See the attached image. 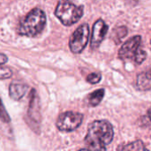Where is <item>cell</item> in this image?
Returning a JSON list of instances; mask_svg holds the SVG:
<instances>
[{"instance_id": "277c9868", "label": "cell", "mask_w": 151, "mask_h": 151, "mask_svg": "<svg viewBox=\"0 0 151 151\" xmlns=\"http://www.w3.org/2000/svg\"><path fill=\"white\" fill-rule=\"evenodd\" d=\"M89 37V27L88 24L80 26L74 33L71 35L69 41V47L73 53L79 54L86 48Z\"/></svg>"}, {"instance_id": "7c38bea8", "label": "cell", "mask_w": 151, "mask_h": 151, "mask_svg": "<svg viewBox=\"0 0 151 151\" xmlns=\"http://www.w3.org/2000/svg\"><path fill=\"white\" fill-rule=\"evenodd\" d=\"M127 35V28L126 27H119L114 29L112 37L116 42H119L126 35Z\"/></svg>"}, {"instance_id": "e0dca14e", "label": "cell", "mask_w": 151, "mask_h": 151, "mask_svg": "<svg viewBox=\"0 0 151 151\" xmlns=\"http://www.w3.org/2000/svg\"><path fill=\"white\" fill-rule=\"evenodd\" d=\"M0 119L4 122H9L10 121V118H9L6 111L4 110V107L1 100H0Z\"/></svg>"}, {"instance_id": "6da1fadb", "label": "cell", "mask_w": 151, "mask_h": 151, "mask_svg": "<svg viewBox=\"0 0 151 151\" xmlns=\"http://www.w3.org/2000/svg\"><path fill=\"white\" fill-rule=\"evenodd\" d=\"M114 130L112 125L107 120H96L92 122L85 137L86 150H105L113 140Z\"/></svg>"}, {"instance_id": "3957f363", "label": "cell", "mask_w": 151, "mask_h": 151, "mask_svg": "<svg viewBox=\"0 0 151 151\" xmlns=\"http://www.w3.org/2000/svg\"><path fill=\"white\" fill-rule=\"evenodd\" d=\"M55 14L62 24L71 26L78 22L83 16V6L77 5L71 0H63L58 4Z\"/></svg>"}, {"instance_id": "9a60e30c", "label": "cell", "mask_w": 151, "mask_h": 151, "mask_svg": "<svg viewBox=\"0 0 151 151\" xmlns=\"http://www.w3.org/2000/svg\"><path fill=\"white\" fill-rule=\"evenodd\" d=\"M146 58H147V53H146V51L143 50H142V49L140 48V50H138L136 56H135L134 58V61L136 64L140 65V64H142V63L146 59Z\"/></svg>"}, {"instance_id": "2e32d148", "label": "cell", "mask_w": 151, "mask_h": 151, "mask_svg": "<svg viewBox=\"0 0 151 151\" xmlns=\"http://www.w3.org/2000/svg\"><path fill=\"white\" fill-rule=\"evenodd\" d=\"M12 72L10 68L0 65V80H4L12 77Z\"/></svg>"}, {"instance_id": "7a4b0ae2", "label": "cell", "mask_w": 151, "mask_h": 151, "mask_svg": "<svg viewBox=\"0 0 151 151\" xmlns=\"http://www.w3.org/2000/svg\"><path fill=\"white\" fill-rule=\"evenodd\" d=\"M45 24L46 15L44 12L35 8L20 20L18 33L21 35L35 37L43 30Z\"/></svg>"}, {"instance_id": "30bf717a", "label": "cell", "mask_w": 151, "mask_h": 151, "mask_svg": "<svg viewBox=\"0 0 151 151\" xmlns=\"http://www.w3.org/2000/svg\"><path fill=\"white\" fill-rule=\"evenodd\" d=\"M150 73V72L142 73L137 76L136 80V88L142 91L150 90L151 87Z\"/></svg>"}, {"instance_id": "52a82bcc", "label": "cell", "mask_w": 151, "mask_h": 151, "mask_svg": "<svg viewBox=\"0 0 151 151\" xmlns=\"http://www.w3.org/2000/svg\"><path fill=\"white\" fill-rule=\"evenodd\" d=\"M108 29H109V27L104 19H99L95 22L93 26L91 44H90L92 50H96L100 46L101 42L104 41L108 32Z\"/></svg>"}, {"instance_id": "ba28073f", "label": "cell", "mask_w": 151, "mask_h": 151, "mask_svg": "<svg viewBox=\"0 0 151 151\" xmlns=\"http://www.w3.org/2000/svg\"><path fill=\"white\" fill-rule=\"evenodd\" d=\"M30 102H29V109H28V117L30 118L32 122L35 124L40 123V107H39V100L36 96L35 90H32V94H30Z\"/></svg>"}, {"instance_id": "ac0fdd59", "label": "cell", "mask_w": 151, "mask_h": 151, "mask_svg": "<svg viewBox=\"0 0 151 151\" xmlns=\"http://www.w3.org/2000/svg\"><path fill=\"white\" fill-rule=\"evenodd\" d=\"M7 61H8V58L6 57V55L0 53V65H2L5 64Z\"/></svg>"}, {"instance_id": "5bb4252c", "label": "cell", "mask_w": 151, "mask_h": 151, "mask_svg": "<svg viewBox=\"0 0 151 151\" xmlns=\"http://www.w3.org/2000/svg\"><path fill=\"white\" fill-rule=\"evenodd\" d=\"M102 79V75L98 73H92L87 76V81L90 84H96L100 82Z\"/></svg>"}, {"instance_id": "8992f818", "label": "cell", "mask_w": 151, "mask_h": 151, "mask_svg": "<svg viewBox=\"0 0 151 151\" xmlns=\"http://www.w3.org/2000/svg\"><path fill=\"white\" fill-rule=\"evenodd\" d=\"M142 37L136 35L127 40L119 50V58L121 59H133L140 50Z\"/></svg>"}, {"instance_id": "9c48e42d", "label": "cell", "mask_w": 151, "mask_h": 151, "mask_svg": "<svg viewBox=\"0 0 151 151\" xmlns=\"http://www.w3.org/2000/svg\"><path fill=\"white\" fill-rule=\"evenodd\" d=\"M28 87L20 82H12L9 87V96L13 100H19L21 99L27 93Z\"/></svg>"}, {"instance_id": "5b68a950", "label": "cell", "mask_w": 151, "mask_h": 151, "mask_svg": "<svg viewBox=\"0 0 151 151\" xmlns=\"http://www.w3.org/2000/svg\"><path fill=\"white\" fill-rule=\"evenodd\" d=\"M83 115L79 112L65 111L59 115L57 120V127L62 132H72L77 129L82 123Z\"/></svg>"}, {"instance_id": "8fae6325", "label": "cell", "mask_w": 151, "mask_h": 151, "mask_svg": "<svg viewBox=\"0 0 151 151\" xmlns=\"http://www.w3.org/2000/svg\"><path fill=\"white\" fill-rule=\"evenodd\" d=\"M104 96V89H103V88L97 89V90L92 92L88 96V104L89 106H92V107L97 106L102 102Z\"/></svg>"}, {"instance_id": "4fadbf2b", "label": "cell", "mask_w": 151, "mask_h": 151, "mask_svg": "<svg viewBox=\"0 0 151 151\" xmlns=\"http://www.w3.org/2000/svg\"><path fill=\"white\" fill-rule=\"evenodd\" d=\"M119 150H146L144 144L141 141H137L134 142H132L130 144H127V146H122L119 147Z\"/></svg>"}]
</instances>
